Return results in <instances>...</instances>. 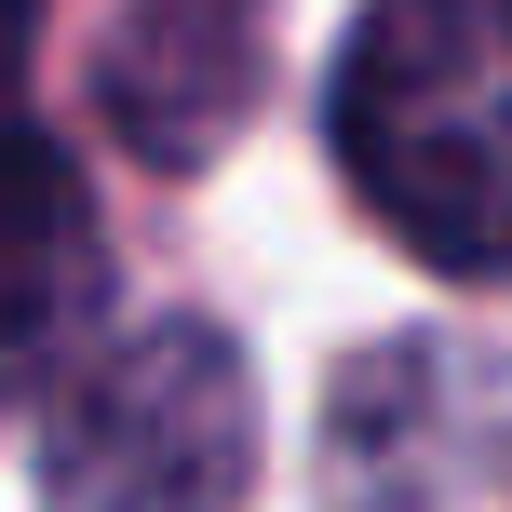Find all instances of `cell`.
Returning a JSON list of instances; mask_svg holds the SVG:
<instances>
[{"label": "cell", "mask_w": 512, "mask_h": 512, "mask_svg": "<svg viewBox=\"0 0 512 512\" xmlns=\"http://www.w3.org/2000/svg\"><path fill=\"white\" fill-rule=\"evenodd\" d=\"M324 135L405 256L445 283H512V0H364Z\"/></svg>", "instance_id": "1"}, {"label": "cell", "mask_w": 512, "mask_h": 512, "mask_svg": "<svg viewBox=\"0 0 512 512\" xmlns=\"http://www.w3.org/2000/svg\"><path fill=\"white\" fill-rule=\"evenodd\" d=\"M243 486H256V378L203 310L68 364L41 432V512H243Z\"/></svg>", "instance_id": "2"}, {"label": "cell", "mask_w": 512, "mask_h": 512, "mask_svg": "<svg viewBox=\"0 0 512 512\" xmlns=\"http://www.w3.org/2000/svg\"><path fill=\"white\" fill-rule=\"evenodd\" d=\"M95 297H108V256H95L81 162L54 135L0 122V391L54 378L81 351V324H95Z\"/></svg>", "instance_id": "3"}, {"label": "cell", "mask_w": 512, "mask_h": 512, "mask_svg": "<svg viewBox=\"0 0 512 512\" xmlns=\"http://www.w3.org/2000/svg\"><path fill=\"white\" fill-rule=\"evenodd\" d=\"M14 27H27V0H0V54H14Z\"/></svg>", "instance_id": "4"}]
</instances>
